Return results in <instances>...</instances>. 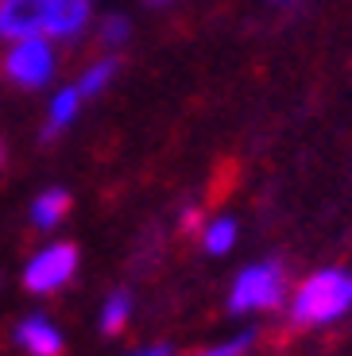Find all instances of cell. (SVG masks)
<instances>
[{
  "label": "cell",
  "mask_w": 352,
  "mask_h": 356,
  "mask_svg": "<svg viewBox=\"0 0 352 356\" xmlns=\"http://www.w3.org/2000/svg\"><path fill=\"white\" fill-rule=\"evenodd\" d=\"M93 27V0H54L47 19V39L54 43H78Z\"/></svg>",
  "instance_id": "6"
},
{
  "label": "cell",
  "mask_w": 352,
  "mask_h": 356,
  "mask_svg": "<svg viewBox=\"0 0 352 356\" xmlns=\"http://www.w3.org/2000/svg\"><path fill=\"white\" fill-rule=\"evenodd\" d=\"M252 341H255V333H240V337L221 341V345L205 348V353H198V356H244L248 348H252Z\"/></svg>",
  "instance_id": "14"
},
{
  "label": "cell",
  "mask_w": 352,
  "mask_h": 356,
  "mask_svg": "<svg viewBox=\"0 0 352 356\" xmlns=\"http://www.w3.org/2000/svg\"><path fill=\"white\" fill-rule=\"evenodd\" d=\"M54 0H0V43H16L27 35H47Z\"/></svg>",
  "instance_id": "5"
},
{
  "label": "cell",
  "mask_w": 352,
  "mask_h": 356,
  "mask_svg": "<svg viewBox=\"0 0 352 356\" xmlns=\"http://www.w3.org/2000/svg\"><path fill=\"white\" fill-rule=\"evenodd\" d=\"M78 244L70 241H54L47 244V248H39L35 256L27 259L24 267V286L31 294H51L58 291V286H66L74 279V271H78Z\"/></svg>",
  "instance_id": "4"
},
{
  "label": "cell",
  "mask_w": 352,
  "mask_h": 356,
  "mask_svg": "<svg viewBox=\"0 0 352 356\" xmlns=\"http://www.w3.org/2000/svg\"><path fill=\"white\" fill-rule=\"evenodd\" d=\"M70 205H74L70 190L51 186V190H43V194H35V202H31V209H27V221L35 225V229L51 232L54 225H62V221H66V213H70Z\"/></svg>",
  "instance_id": "8"
},
{
  "label": "cell",
  "mask_w": 352,
  "mask_h": 356,
  "mask_svg": "<svg viewBox=\"0 0 352 356\" xmlns=\"http://www.w3.org/2000/svg\"><path fill=\"white\" fill-rule=\"evenodd\" d=\"M349 306H352V275H344L337 267H326V271H314L294 291L291 318L298 325H326V321L341 318Z\"/></svg>",
  "instance_id": "1"
},
{
  "label": "cell",
  "mask_w": 352,
  "mask_h": 356,
  "mask_svg": "<svg viewBox=\"0 0 352 356\" xmlns=\"http://www.w3.org/2000/svg\"><path fill=\"white\" fill-rule=\"evenodd\" d=\"M128 314H132V298H128V291L109 294L105 314H101V330H105V333H120L124 321H128Z\"/></svg>",
  "instance_id": "13"
},
{
  "label": "cell",
  "mask_w": 352,
  "mask_h": 356,
  "mask_svg": "<svg viewBox=\"0 0 352 356\" xmlns=\"http://www.w3.org/2000/svg\"><path fill=\"white\" fill-rule=\"evenodd\" d=\"M271 4H294V0H271Z\"/></svg>",
  "instance_id": "19"
},
{
  "label": "cell",
  "mask_w": 352,
  "mask_h": 356,
  "mask_svg": "<svg viewBox=\"0 0 352 356\" xmlns=\"http://www.w3.org/2000/svg\"><path fill=\"white\" fill-rule=\"evenodd\" d=\"M194 225H198V209H186V213H182V229H194Z\"/></svg>",
  "instance_id": "16"
},
{
  "label": "cell",
  "mask_w": 352,
  "mask_h": 356,
  "mask_svg": "<svg viewBox=\"0 0 352 356\" xmlns=\"http://www.w3.org/2000/svg\"><path fill=\"white\" fill-rule=\"evenodd\" d=\"M287 298V271L279 264H252L244 267L232 283V314H248V310H271Z\"/></svg>",
  "instance_id": "3"
},
{
  "label": "cell",
  "mask_w": 352,
  "mask_h": 356,
  "mask_svg": "<svg viewBox=\"0 0 352 356\" xmlns=\"http://www.w3.org/2000/svg\"><path fill=\"white\" fill-rule=\"evenodd\" d=\"M143 4H147V8H155V12H163V8H170L175 0H143Z\"/></svg>",
  "instance_id": "17"
},
{
  "label": "cell",
  "mask_w": 352,
  "mask_h": 356,
  "mask_svg": "<svg viewBox=\"0 0 352 356\" xmlns=\"http://www.w3.org/2000/svg\"><path fill=\"white\" fill-rule=\"evenodd\" d=\"M4 58H0V74L12 81L16 89H43L58 74V51L54 39L47 35H27L16 43H4Z\"/></svg>",
  "instance_id": "2"
},
{
  "label": "cell",
  "mask_w": 352,
  "mask_h": 356,
  "mask_svg": "<svg viewBox=\"0 0 352 356\" xmlns=\"http://www.w3.org/2000/svg\"><path fill=\"white\" fill-rule=\"evenodd\" d=\"M93 39H97L101 51H124V47L132 43V19L124 16V12H109V16L97 19V27H93Z\"/></svg>",
  "instance_id": "11"
},
{
  "label": "cell",
  "mask_w": 352,
  "mask_h": 356,
  "mask_svg": "<svg viewBox=\"0 0 352 356\" xmlns=\"http://www.w3.org/2000/svg\"><path fill=\"white\" fill-rule=\"evenodd\" d=\"M4 163H8V152H4V143H0V170H4Z\"/></svg>",
  "instance_id": "18"
},
{
  "label": "cell",
  "mask_w": 352,
  "mask_h": 356,
  "mask_svg": "<svg viewBox=\"0 0 352 356\" xmlns=\"http://www.w3.org/2000/svg\"><path fill=\"white\" fill-rule=\"evenodd\" d=\"M202 244L209 256H225V252H232V244H237V221H232L229 213L213 217V221H205L202 229Z\"/></svg>",
  "instance_id": "12"
},
{
  "label": "cell",
  "mask_w": 352,
  "mask_h": 356,
  "mask_svg": "<svg viewBox=\"0 0 352 356\" xmlns=\"http://www.w3.org/2000/svg\"><path fill=\"white\" fill-rule=\"evenodd\" d=\"M116 74H120V58L105 51V54H97L93 63L81 66V74H78V81H74V86L81 89V97H86V101H93V97H101V93L113 86Z\"/></svg>",
  "instance_id": "10"
},
{
  "label": "cell",
  "mask_w": 352,
  "mask_h": 356,
  "mask_svg": "<svg viewBox=\"0 0 352 356\" xmlns=\"http://www.w3.org/2000/svg\"><path fill=\"white\" fill-rule=\"evenodd\" d=\"M19 345L31 356H58L62 353V333L54 330V321L47 318H24L19 321Z\"/></svg>",
  "instance_id": "9"
},
{
  "label": "cell",
  "mask_w": 352,
  "mask_h": 356,
  "mask_svg": "<svg viewBox=\"0 0 352 356\" xmlns=\"http://www.w3.org/2000/svg\"><path fill=\"white\" fill-rule=\"evenodd\" d=\"M128 356H170L167 345H151V348H140V353H128Z\"/></svg>",
  "instance_id": "15"
},
{
  "label": "cell",
  "mask_w": 352,
  "mask_h": 356,
  "mask_svg": "<svg viewBox=\"0 0 352 356\" xmlns=\"http://www.w3.org/2000/svg\"><path fill=\"white\" fill-rule=\"evenodd\" d=\"M81 105H86V97H81L78 86H58L51 93V101H47V124H43V132H39V140L51 143L54 136H62L74 120H78Z\"/></svg>",
  "instance_id": "7"
}]
</instances>
